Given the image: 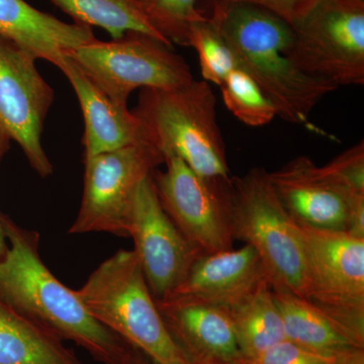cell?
<instances>
[{
  "label": "cell",
  "mask_w": 364,
  "mask_h": 364,
  "mask_svg": "<svg viewBox=\"0 0 364 364\" xmlns=\"http://www.w3.org/2000/svg\"><path fill=\"white\" fill-rule=\"evenodd\" d=\"M6 253L0 260V301L62 340L82 347L102 364H129L142 352L97 321L46 267L40 235L1 214Z\"/></svg>",
  "instance_id": "cell-1"
},
{
  "label": "cell",
  "mask_w": 364,
  "mask_h": 364,
  "mask_svg": "<svg viewBox=\"0 0 364 364\" xmlns=\"http://www.w3.org/2000/svg\"><path fill=\"white\" fill-rule=\"evenodd\" d=\"M231 49L239 68L257 83L287 123L327 135L311 122L316 105L337 86L311 77L287 56L291 26L277 14L248 4H224L203 13Z\"/></svg>",
  "instance_id": "cell-2"
},
{
  "label": "cell",
  "mask_w": 364,
  "mask_h": 364,
  "mask_svg": "<svg viewBox=\"0 0 364 364\" xmlns=\"http://www.w3.org/2000/svg\"><path fill=\"white\" fill-rule=\"evenodd\" d=\"M133 112L142 124L145 140L165 158L176 155L202 176L231 177L217 98L207 81L193 79L172 90L143 88Z\"/></svg>",
  "instance_id": "cell-3"
},
{
  "label": "cell",
  "mask_w": 364,
  "mask_h": 364,
  "mask_svg": "<svg viewBox=\"0 0 364 364\" xmlns=\"http://www.w3.org/2000/svg\"><path fill=\"white\" fill-rule=\"evenodd\" d=\"M75 293L93 317L155 364H188L163 322L135 251H117Z\"/></svg>",
  "instance_id": "cell-4"
},
{
  "label": "cell",
  "mask_w": 364,
  "mask_h": 364,
  "mask_svg": "<svg viewBox=\"0 0 364 364\" xmlns=\"http://www.w3.org/2000/svg\"><path fill=\"white\" fill-rule=\"evenodd\" d=\"M232 181V225L235 241L258 254L273 291L306 299L305 256L294 220L282 205L268 171L255 167Z\"/></svg>",
  "instance_id": "cell-5"
},
{
  "label": "cell",
  "mask_w": 364,
  "mask_h": 364,
  "mask_svg": "<svg viewBox=\"0 0 364 364\" xmlns=\"http://www.w3.org/2000/svg\"><path fill=\"white\" fill-rule=\"evenodd\" d=\"M287 54L311 77L364 85V0H313L291 23Z\"/></svg>",
  "instance_id": "cell-6"
},
{
  "label": "cell",
  "mask_w": 364,
  "mask_h": 364,
  "mask_svg": "<svg viewBox=\"0 0 364 364\" xmlns=\"http://www.w3.org/2000/svg\"><path fill=\"white\" fill-rule=\"evenodd\" d=\"M67 56L107 97L124 107L138 88L172 90L195 79L172 47L142 33L129 32L109 42L95 38Z\"/></svg>",
  "instance_id": "cell-7"
},
{
  "label": "cell",
  "mask_w": 364,
  "mask_h": 364,
  "mask_svg": "<svg viewBox=\"0 0 364 364\" xmlns=\"http://www.w3.org/2000/svg\"><path fill=\"white\" fill-rule=\"evenodd\" d=\"M294 226L305 256L306 299L364 341V239Z\"/></svg>",
  "instance_id": "cell-8"
},
{
  "label": "cell",
  "mask_w": 364,
  "mask_h": 364,
  "mask_svg": "<svg viewBox=\"0 0 364 364\" xmlns=\"http://www.w3.org/2000/svg\"><path fill=\"white\" fill-rule=\"evenodd\" d=\"M83 160L82 200L68 234L105 232L127 238L136 189L164 164V155L152 144L141 141Z\"/></svg>",
  "instance_id": "cell-9"
},
{
  "label": "cell",
  "mask_w": 364,
  "mask_h": 364,
  "mask_svg": "<svg viewBox=\"0 0 364 364\" xmlns=\"http://www.w3.org/2000/svg\"><path fill=\"white\" fill-rule=\"evenodd\" d=\"M164 164L151 176L160 205L184 238L203 253L234 248L232 176H200L176 155Z\"/></svg>",
  "instance_id": "cell-10"
},
{
  "label": "cell",
  "mask_w": 364,
  "mask_h": 364,
  "mask_svg": "<svg viewBox=\"0 0 364 364\" xmlns=\"http://www.w3.org/2000/svg\"><path fill=\"white\" fill-rule=\"evenodd\" d=\"M36 60L0 37V131L21 146L33 169L46 178L54 168L43 148L42 134L54 91L38 71Z\"/></svg>",
  "instance_id": "cell-11"
},
{
  "label": "cell",
  "mask_w": 364,
  "mask_h": 364,
  "mask_svg": "<svg viewBox=\"0 0 364 364\" xmlns=\"http://www.w3.org/2000/svg\"><path fill=\"white\" fill-rule=\"evenodd\" d=\"M268 179L294 222L364 239V196L347 193L311 158H294Z\"/></svg>",
  "instance_id": "cell-12"
},
{
  "label": "cell",
  "mask_w": 364,
  "mask_h": 364,
  "mask_svg": "<svg viewBox=\"0 0 364 364\" xmlns=\"http://www.w3.org/2000/svg\"><path fill=\"white\" fill-rule=\"evenodd\" d=\"M129 237L135 243L134 251L157 301L167 298L181 286L203 253L184 238L164 212L151 176L136 189L129 219Z\"/></svg>",
  "instance_id": "cell-13"
},
{
  "label": "cell",
  "mask_w": 364,
  "mask_h": 364,
  "mask_svg": "<svg viewBox=\"0 0 364 364\" xmlns=\"http://www.w3.org/2000/svg\"><path fill=\"white\" fill-rule=\"evenodd\" d=\"M155 301L188 364H232L242 358L229 309L181 296Z\"/></svg>",
  "instance_id": "cell-14"
},
{
  "label": "cell",
  "mask_w": 364,
  "mask_h": 364,
  "mask_svg": "<svg viewBox=\"0 0 364 364\" xmlns=\"http://www.w3.org/2000/svg\"><path fill=\"white\" fill-rule=\"evenodd\" d=\"M265 284L269 282L262 261L245 244L238 249L200 254L186 279L168 296L231 309Z\"/></svg>",
  "instance_id": "cell-15"
},
{
  "label": "cell",
  "mask_w": 364,
  "mask_h": 364,
  "mask_svg": "<svg viewBox=\"0 0 364 364\" xmlns=\"http://www.w3.org/2000/svg\"><path fill=\"white\" fill-rule=\"evenodd\" d=\"M57 67L71 83L82 111L83 158L146 141L142 124L134 112L112 102L67 55Z\"/></svg>",
  "instance_id": "cell-16"
},
{
  "label": "cell",
  "mask_w": 364,
  "mask_h": 364,
  "mask_svg": "<svg viewBox=\"0 0 364 364\" xmlns=\"http://www.w3.org/2000/svg\"><path fill=\"white\" fill-rule=\"evenodd\" d=\"M0 37L55 66L67 53L95 39L90 26L65 23L25 0H0Z\"/></svg>",
  "instance_id": "cell-17"
},
{
  "label": "cell",
  "mask_w": 364,
  "mask_h": 364,
  "mask_svg": "<svg viewBox=\"0 0 364 364\" xmlns=\"http://www.w3.org/2000/svg\"><path fill=\"white\" fill-rule=\"evenodd\" d=\"M272 294L282 315L287 341L335 355L363 350V340L308 299L273 289Z\"/></svg>",
  "instance_id": "cell-18"
},
{
  "label": "cell",
  "mask_w": 364,
  "mask_h": 364,
  "mask_svg": "<svg viewBox=\"0 0 364 364\" xmlns=\"http://www.w3.org/2000/svg\"><path fill=\"white\" fill-rule=\"evenodd\" d=\"M63 341L0 301V364H85Z\"/></svg>",
  "instance_id": "cell-19"
},
{
  "label": "cell",
  "mask_w": 364,
  "mask_h": 364,
  "mask_svg": "<svg viewBox=\"0 0 364 364\" xmlns=\"http://www.w3.org/2000/svg\"><path fill=\"white\" fill-rule=\"evenodd\" d=\"M229 310L242 358H255L286 341L284 322L269 284Z\"/></svg>",
  "instance_id": "cell-20"
},
{
  "label": "cell",
  "mask_w": 364,
  "mask_h": 364,
  "mask_svg": "<svg viewBox=\"0 0 364 364\" xmlns=\"http://www.w3.org/2000/svg\"><path fill=\"white\" fill-rule=\"evenodd\" d=\"M68 14L74 23L87 26H100L119 39L124 33H145L172 47L151 23L141 0H50Z\"/></svg>",
  "instance_id": "cell-21"
},
{
  "label": "cell",
  "mask_w": 364,
  "mask_h": 364,
  "mask_svg": "<svg viewBox=\"0 0 364 364\" xmlns=\"http://www.w3.org/2000/svg\"><path fill=\"white\" fill-rule=\"evenodd\" d=\"M225 105L242 123L262 127L272 123L277 109L257 83L245 71L236 68L219 86Z\"/></svg>",
  "instance_id": "cell-22"
},
{
  "label": "cell",
  "mask_w": 364,
  "mask_h": 364,
  "mask_svg": "<svg viewBox=\"0 0 364 364\" xmlns=\"http://www.w3.org/2000/svg\"><path fill=\"white\" fill-rule=\"evenodd\" d=\"M189 47L198 53L200 72L208 83L220 86L232 71L238 68L231 49L205 16L191 26Z\"/></svg>",
  "instance_id": "cell-23"
},
{
  "label": "cell",
  "mask_w": 364,
  "mask_h": 364,
  "mask_svg": "<svg viewBox=\"0 0 364 364\" xmlns=\"http://www.w3.org/2000/svg\"><path fill=\"white\" fill-rule=\"evenodd\" d=\"M151 23L172 45L189 47L193 23L203 18L198 0H143Z\"/></svg>",
  "instance_id": "cell-24"
},
{
  "label": "cell",
  "mask_w": 364,
  "mask_h": 364,
  "mask_svg": "<svg viewBox=\"0 0 364 364\" xmlns=\"http://www.w3.org/2000/svg\"><path fill=\"white\" fill-rule=\"evenodd\" d=\"M356 352L340 355L321 353L286 340L255 358H242L232 364H343Z\"/></svg>",
  "instance_id": "cell-25"
},
{
  "label": "cell",
  "mask_w": 364,
  "mask_h": 364,
  "mask_svg": "<svg viewBox=\"0 0 364 364\" xmlns=\"http://www.w3.org/2000/svg\"><path fill=\"white\" fill-rule=\"evenodd\" d=\"M322 168L347 193L364 196L363 140L345 150Z\"/></svg>",
  "instance_id": "cell-26"
},
{
  "label": "cell",
  "mask_w": 364,
  "mask_h": 364,
  "mask_svg": "<svg viewBox=\"0 0 364 364\" xmlns=\"http://www.w3.org/2000/svg\"><path fill=\"white\" fill-rule=\"evenodd\" d=\"M203 1L208 4V9L215 6H224V4H248V6L260 7L277 14L291 25L294 18L313 0H203Z\"/></svg>",
  "instance_id": "cell-27"
},
{
  "label": "cell",
  "mask_w": 364,
  "mask_h": 364,
  "mask_svg": "<svg viewBox=\"0 0 364 364\" xmlns=\"http://www.w3.org/2000/svg\"><path fill=\"white\" fill-rule=\"evenodd\" d=\"M9 148H11V140L4 132L0 131V163L4 159V155L9 152ZM7 247L9 245H7L6 233H4V225L1 221V214H0V260L6 253Z\"/></svg>",
  "instance_id": "cell-28"
},
{
  "label": "cell",
  "mask_w": 364,
  "mask_h": 364,
  "mask_svg": "<svg viewBox=\"0 0 364 364\" xmlns=\"http://www.w3.org/2000/svg\"><path fill=\"white\" fill-rule=\"evenodd\" d=\"M142 355H145V354H141L139 358H136L135 360L132 361V363L129 364H149L147 363V360L143 358Z\"/></svg>",
  "instance_id": "cell-29"
},
{
  "label": "cell",
  "mask_w": 364,
  "mask_h": 364,
  "mask_svg": "<svg viewBox=\"0 0 364 364\" xmlns=\"http://www.w3.org/2000/svg\"><path fill=\"white\" fill-rule=\"evenodd\" d=\"M141 1H143V0H141Z\"/></svg>",
  "instance_id": "cell-30"
}]
</instances>
